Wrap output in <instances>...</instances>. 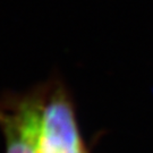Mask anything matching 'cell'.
I'll list each match as a JSON object with an SVG mask.
<instances>
[{"label": "cell", "instance_id": "6da1fadb", "mask_svg": "<svg viewBox=\"0 0 153 153\" xmlns=\"http://www.w3.org/2000/svg\"><path fill=\"white\" fill-rule=\"evenodd\" d=\"M42 110L28 102L5 118L7 153H39Z\"/></svg>", "mask_w": 153, "mask_h": 153}, {"label": "cell", "instance_id": "7a4b0ae2", "mask_svg": "<svg viewBox=\"0 0 153 153\" xmlns=\"http://www.w3.org/2000/svg\"><path fill=\"white\" fill-rule=\"evenodd\" d=\"M39 153H84V150L82 144L39 141Z\"/></svg>", "mask_w": 153, "mask_h": 153}]
</instances>
